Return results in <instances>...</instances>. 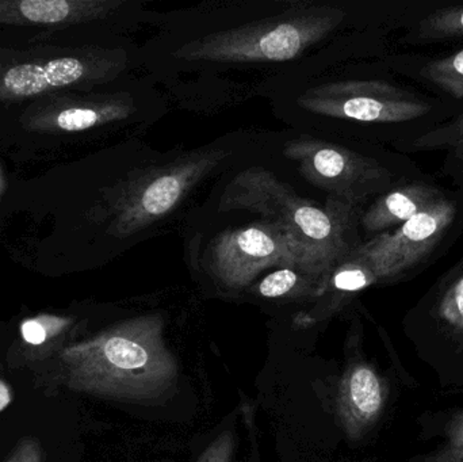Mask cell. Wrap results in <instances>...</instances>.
I'll use <instances>...</instances> for the list:
<instances>
[{
	"instance_id": "cell-1",
	"label": "cell",
	"mask_w": 463,
	"mask_h": 462,
	"mask_svg": "<svg viewBox=\"0 0 463 462\" xmlns=\"http://www.w3.org/2000/svg\"><path fill=\"white\" fill-rule=\"evenodd\" d=\"M162 315L125 320L60 353L70 390L124 403L151 404L175 392L181 365Z\"/></svg>"
},
{
	"instance_id": "cell-2",
	"label": "cell",
	"mask_w": 463,
	"mask_h": 462,
	"mask_svg": "<svg viewBox=\"0 0 463 462\" xmlns=\"http://www.w3.org/2000/svg\"><path fill=\"white\" fill-rule=\"evenodd\" d=\"M356 203L329 195L326 206L299 197L271 171L248 168L228 184L220 211H250L285 231L299 254V270L315 278L328 274L361 244L355 241Z\"/></svg>"
},
{
	"instance_id": "cell-3",
	"label": "cell",
	"mask_w": 463,
	"mask_h": 462,
	"mask_svg": "<svg viewBox=\"0 0 463 462\" xmlns=\"http://www.w3.org/2000/svg\"><path fill=\"white\" fill-rule=\"evenodd\" d=\"M343 18L345 13L334 7L291 11L205 35L182 46L176 56L193 61H288L331 34Z\"/></svg>"
},
{
	"instance_id": "cell-4",
	"label": "cell",
	"mask_w": 463,
	"mask_h": 462,
	"mask_svg": "<svg viewBox=\"0 0 463 462\" xmlns=\"http://www.w3.org/2000/svg\"><path fill=\"white\" fill-rule=\"evenodd\" d=\"M228 156L224 149L193 152L170 165L143 171L119 203L118 230L132 235L170 214Z\"/></svg>"
},
{
	"instance_id": "cell-5",
	"label": "cell",
	"mask_w": 463,
	"mask_h": 462,
	"mask_svg": "<svg viewBox=\"0 0 463 462\" xmlns=\"http://www.w3.org/2000/svg\"><path fill=\"white\" fill-rule=\"evenodd\" d=\"M283 154L313 186L356 205L394 187L391 171L378 160L329 141L301 136L290 141Z\"/></svg>"
},
{
	"instance_id": "cell-6",
	"label": "cell",
	"mask_w": 463,
	"mask_h": 462,
	"mask_svg": "<svg viewBox=\"0 0 463 462\" xmlns=\"http://www.w3.org/2000/svg\"><path fill=\"white\" fill-rule=\"evenodd\" d=\"M459 203L453 195L355 250L381 282H394L421 268L449 239L458 222Z\"/></svg>"
},
{
	"instance_id": "cell-7",
	"label": "cell",
	"mask_w": 463,
	"mask_h": 462,
	"mask_svg": "<svg viewBox=\"0 0 463 462\" xmlns=\"http://www.w3.org/2000/svg\"><path fill=\"white\" fill-rule=\"evenodd\" d=\"M310 113L369 124H402L431 113L427 100L381 80H348L307 90L298 99Z\"/></svg>"
},
{
	"instance_id": "cell-8",
	"label": "cell",
	"mask_w": 463,
	"mask_h": 462,
	"mask_svg": "<svg viewBox=\"0 0 463 462\" xmlns=\"http://www.w3.org/2000/svg\"><path fill=\"white\" fill-rule=\"evenodd\" d=\"M213 276L230 289L250 285L266 269L299 270V254L290 236L277 225L256 222L225 231L209 247Z\"/></svg>"
},
{
	"instance_id": "cell-9",
	"label": "cell",
	"mask_w": 463,
	"mask_h": 462,
	"mask_svg": "<svg viewBox=\"0 0 463 462\" xmlns=\"http://www.w3.org/2000/svg\"><path fill=\"white\" fill-rule=\"evenodd\" d=\"M388 396V384L374 366L364 361L348 366L337 390V418L350 441H359L377 425Z\"/></svg>"
},
{
	"instance_id": "cell-10",
	"label": "cell",
	"mask_w": 463,
	"mask_h": 462,
	"mask_svg": "<svg viewBox=\"0 0 463 462\" xmlns=\"http://www.w3.org/2000/svg\"><path fill=\"white\" fill-rule=\"evenodd\" d=\"M448 195L445 190L427 182L399 184L381 194L364 212L361 219L362 227L367 232H388Z\"/></svg>"
},
{
	"instance_id": "cell-11",
	"label": "cell",
	"mask_w": 463,
	"mask_h": 462,
	"mask_svg": "<svg viewBox=\"0 0 463 462\" xmlns=\"http://www.w3.org/2000/svg\"><path fill=\"white\" fill-rule=\"evenodd\" d=\"M375 284H378V279L372 266L361 255L353 251L326 277L323 290L324 296L329 297L326 311L336 309L347 298Z\"/></svg>"
},
{
	"instance_id": "cell-12",
	"label": "cell",
	"mask_w": 463,
	"mask_h": 462,
	"mask_svg": "<svg viewBox=\"0 0 463 462\" xmlns=\"http://www.w3.org/2000/svg\"><path fill=\"white\" fill-rule=\"evenodd\" d=\"M432 312L443 327L463 335V257L434 290Z\"/></svg>"
},
{
	"instance_id": "cell-13",
	"label": "cell",
	"mask_w": 463,
	"mask_h": 462,
	"mask_svg": "<svg viewBox=\"0 0 463 462\" xmlns=\"http://www.w3.org/2000/svg\"><path fill=\"white\" fill-rule=\"evenodd\" d=\"M463 37V5L439 8L421 19L412 32L416 42H435Z\"/></svg>"
},
{
	"instance_id": "cell-14",
	"label": "cell",
	"mask_w": 463,
	"mask_h": 462,
	"mask_svg": "<svg viewBox=\"0 0 463 462\" xmlns=\"http://www.w3.org/2000/svg\"><path fill=\"white\" fill-rule=\"evenodd\" d=\"M407 151L449 152V160L463 155V113L450 122L434 127L418 137L408 141Z\"/></svg>"
},
{
	"instance_id": "cell-15",
	"label": "cell",
	"mask_w": 463,
	"mask_h": 462,
	"mask_svg": "<svg viewBox=\"0 0 463 462\" xmlns=\"http://www.w3.org/2000/svg\"><path fill=\"white\" fill-rule=\"evenodd\" d=\"M326 279L315 278L302 273L298 269L282 268L261 279L258 287L259 295L266 298L288 297L307 293L313 285L323 288ZM323 293V292H321Z\"/></svg>"
},
{
	"instance_id": "cell-16",
	"label": "cell",
	"mask_w": 463,
	"mask_h": 462,
	"mask_svg": "<svg viewBox=\"0 0 463 462\" xmlns=\"http://www.w3.org/2000/svg\"><path fill=\"white\" fill-rule=\"evenodd\" d=\"M421 76L456 99H463V49L430 61L421 70Z\"/></svg>"
},
{
	"instance_id": "cell-17",
	"label": "cell",
	"mask_w": 463,
	"mask_h": 462,
	"mask_svg": "<svg viewBox=\"0 0 463 462\" xmlns=\"http://www.w3.org/2000/svg\"><path fill=\"white\" fill-rule=\"evenodd\" d=\"M5 87L14 94L34 95L48 89L43 67L37 64L16 65L5 76Z\"/></svg>"
},
{
	"instance_id": "cell-18",
	"label": "cell",
	"mask_w": 463,
	"mask_h": 462,
	"mask_svg": "<svg viewBox=\"0 0 463 462\" xmlns=\"http://www.w3.org/2000/svg\"><path fill=\"white\" fill-rule=\"evenodd\" d=\"M71 325L70 319L56 316H40L22 323L21 334L30 346H43L53 342Z\"/></svg>"
},
{
	"instance_id": "cell-19",
	"label": "cell",
	"mask_w": 463,
	"mask_h": 462,
	"mask_svg": "<svg viewBox=\"0 0 463 462\" xmlns=\"http://www.w3.org/2000/svg\"><path fill=\"white\" fill-rule=\"evenodd\" d=\"M420 462H463V411L454 415L446 428L445 442Z\"/></svg>"
},
{
	"instance_id": "cell-20",
	"label": "cell",
	"mask_w": 463,
	"mask_h": 462,
	"mask_svg": "<svg viewBox=\"0 0 463 462\" xmlns=\"http://www.w3.org/2000/svg\"><path fill=\"white\" fill-rule=\"evenodd\" d=\"M19 7L24 16L38 24H56L71 13L70 3L65 0H24Z\"/></svg>"
},
{
	"instance_id": "cell-21",
	"label": "cell",
	"mask_w": 463,
	"mask_h": 462,
	"mask_svg": "<svg viewBox=\"0 0 463 462\" xmlns=\"http://www.w3.org/2000/svg\"><path fill=\"white\" fill-rule=\"evenodd\" d=\"M43 72H45L49 87H64L83 78L86 67L80 60L73 59V57H62V59L49 61L43 67Z\"/></svg>"
},
{
	"instance_id": "cell-22",
	"label": "cell",
	"mask_w": 463,
	"mask_h": 462,
	"mask_svg": "<svg viewBox=\"0 0 463 462\" xmlns=\"http://www.w3.org/2000/svg\"><path fill=\"white\" fill-rule=\"evenodd\" d=\"M236 436L232 429L220 433L201 453L197 462H233Z\"/></svg>"
},
{
	"instance_id": "cell-23",
	"label": "cell",
	"mask_w": 463,
	"mask_h": 462,
	"mask_svg": "<svg viewBox=\"0 0 463 462\" xmlns=\"http://www.w3.org/2000/svg\"><path fill=\"white\" fill-rule=\"evenodd\" d=\"M5 462H43V450L40 441L34 437L22 438Z\"/></svg>"
},
{
	"instance_id": "cell-24",
	"label": "cell",
	"mask_w": 463,
	"mask_h": 462,
	"mask_svg": "<svg viewBox=\"0 0 463 462\" xmlns=\"http://www.w3.org/2000/svg\"><path fill=\"white\" fill-rule=\"evenodd\" d=\"M11 403L10 390L5 382H0V412Z\"/></svg>"
},
{
	"instance_id": "cell-25",
	"label": "cell",
	"mask_w": 463,
	"mask_h": 462,
	"mask_svg": "<svg viewBox=\"0 0 463 462\" xmlns=\"http://www.w3.org/2000/svg\"><path fill=\"white\" fill-rule=\"evenodd\" d=\"M451 163H456V165H463V155L462 156L456 157V159H451Z\"/></svg>"
}]
</instances>
